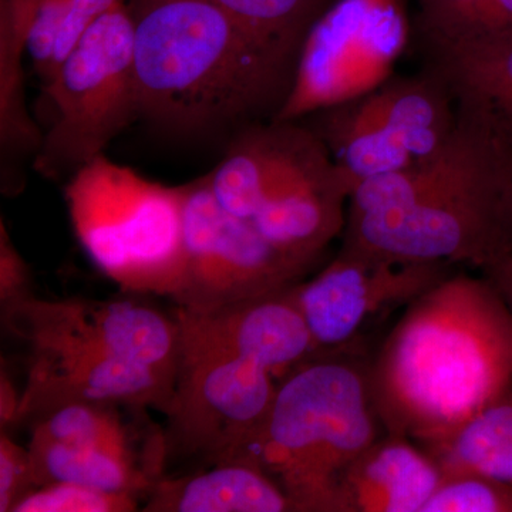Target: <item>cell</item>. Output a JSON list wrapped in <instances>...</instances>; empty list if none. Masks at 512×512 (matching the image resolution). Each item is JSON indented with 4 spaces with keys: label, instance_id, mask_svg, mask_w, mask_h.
Here are the masks:
<instances>
[{
    "label": "cell",
    "instance_id": "cell-26",
    "mask_svg": "<svg viewBox=\"0 0 512 512\" xmlns=\"http://www.w3.org/2000/svg\"><path fill=\"white\" fill-rule=\"evenodd\" d=\"M28 448L20 447L5 430L0 434V512L13 507L35 490Z\"/></svg>",
    "mask_w": 512,
    "mask_h": 512
},
{
    "label": "cell",
    "instance_id": "cell-3",
    "mask_svg": "<svg viewBox=\"0 0 512 512\" xmlns=\"http://www.w3.org/2000/svg\"><path fill=\"white\" fill-rule=\"evenodd\" d=\"M140 119L185 137L274 120L296 64L211 0H128Z\"/></svg>",
    "mask_w": 512,
    "mask_h": 512
},
{
    "label": "cell",
    "instance_id": "cell-21",
    "mask_svg": "<svg viewBox=\"0 0 512 512\" xmlns=\"http://www.w3.org/2000/svg\"><path fill=\"white\" fill-rule=\"evenodd\" d=\"M249 35L298 66L306 36L335 0H211Z\"/></svg>",
    "mask_w": 512,
    "mask_h": 512
},
{
    "label": "cell",
    "instance_id": "cell-15",
    "mask_svg": "<svg viewBox=\"0 0 512 512\" xmlns=\"http://www.w3.org/2000/svg\"><path fill=\"white\" fill-rule=\"evenodd\" d=\"M440 483V468L427 451L387 434L343 478V512H421Z\"/></svg>",
    "mask_w": 512,
    "mask_h": 512
},
{
    "label": "cell",
    "instance_id": "cell-12",
    "mask_svg": "<svg viewBox=\"0 0 512 512\" xmlns=\"http://www.w3.org/2000/svg\"><path fill=\"white\" fill-rule=\"evenodd\" d=\"M2 320L26 350L110 353L174 379L177 373V320L133 299L47 301L29 293L2 305Z\"/></svg>",
    "mask_w": 512,
    "mask_h": 512
},
{
    "label": "cell",
    "instance_id": "cell-2",
    "mask_svg": "<svg viewBox=\"0 0 512 512\" xmlns=\"http://www.w3.org/2000/svg\"><path fill=\"white\" fill-rule=\"evenodd\" d=\"M367 380L387 434L426 451L446 443L512 386L503 296L484 275H448L407 305Z\"/></svg>",
    "mask_w": 512,
    "mask_h": 512
},
{
    "label": "cell",
    "instance_id": "cell-17",
    "mask_svg": "<svg viewBox=\"0 0 512 512\" xmlns=\"http://www.w3.org/2000/svg\"><path fill=\"white\" fill-rule=\"evenodd\" d=\"M426 67L457 106L473 111L512 143V39L461 45L424 43Z\"/></svg>",
    "mask_w": 512,
    "mask_h": 512
},
{
    "label": "cell",
    "instance_id": "cell-16",
    "mask_svg": "<svg viewBox=\"0 0 512 512\" xmlns=\"http://www.w3.org/2000/svg\"><path fill=\"white\" fill-rule=\"evenodd\" d=\"M146 512H292L284 491L245 461L214 464L195 474L163 477L146 495Z\"/></svg>",
    "mask_w": 512,
    "mask_h": 512
},
{
    "label": "cell",
    "instance_id": "cell-24",
    "mask_svg": "<svg viewBox=\"0 0 512 512\" xmlns=\"http://www.w3.org/2000/svg\"><path fill=\"white\" fill-rule=\"evenodd\" d=\"M138 498L87 485L55 483L30 491L12 512H130L137 511Z\"/></svg>",
    "mask_w": 512,
    "mask_h": 512
},
{
    "label": "cell",
    "instance_id": "cell-7",
    "mask_svg": "<svg viewBox=\"0 0 512 512\" xmlns=\"http://www.w3.org/2000/svg\"><path fill=\"white\" fill-rule=\"evenodd\" d=\"M42 87L53 120L33 170L50 180L72 177L140 119L128 0L93 23Z\"/></svg>",
    "mask_w": 512,
    "mask_h": 512
},
{
    "label": "cell",
    "instance_id": "cell-19",
    "mask_svg": "<svg viewBox=\"0 0 512 512\" xmlns=\"http://www.w3.org/2000/svg\"><path fill=\"white\" fill-rule=\"evenodd\" d=\"M28 450L36 487L70 483L109 493L146 497L150 488L160 480L146 466L103 451L66 446L33 436Z\"/></svg>",
    "mask_w": 512,
    "mask_h": 512
},
{
    "label": "cell",
    "instance_id": "cell-11",
    "mask_svg": "<svg viewBox=\"0 0 512 512\" xmlns=\"http://www.w3.org/2000/svg\"><path fill=\"white\" fill-rule=\"evenodd\" d=\"M184 269L173 301L212 312L288 291L311 265L279 251L215 200L205 177L184 184Z\"/></svg>",
    "mask_w": 512,
    "mask_h": 512
},
{
    "label": "cell",
    "instance_id": "cell-13",
    "mask_svg": "<svg viewBox=\"0 0 512 512\" xmlns=\"http://www.w3.org/2000/svg\"><path fill=\"white\" fill-rule=\"evenodd\" d=\"M444 262L396 261L340 249L311 281L292 288L318 353H332L367 320L409 305L450 275Z\"/></svg>",
    "mask_w": 512,
    "mask_h": 512
},
{
    "label": "cell",
    "instance_id": "cell-22",
    "mask_svg": "<svg viewBox=\"0 0 512 512\" xmlns=\"http://www.w3.org/2000/svg\"><path fill=\"white\" fill-rule=\"evenodd\" d=\"M423 43L461 45L512 39V0H417Z\"/></svg>",
    "mask_w": 512,
    "mask_h": 512
},
{
    "label": "cell",
    "instance_id": "cell-8",
    "mask_svg": "<svg viewBox=\"0 0 512 512\" xmlns=\"http://www.w3.org/2000/svg\"><path fill=\"white\" fill-rule=\"evenodd\" d=\"M177 323L180 353L164 413L165 467L237 461L268 417L279 382L255 360Z\"/></svg>",
    "mask_w": 512,
    "mask_h": 512
},
{
    "label": "cell",
    "instance_id": "cell-29",
    "mask_svg": "<svg viewBox=\"0 0 512 512\" xmlns=\"http://www.w3.org/2000/svg\"><path fill=\"white\" fill-rule=\"evenodd\" d=\"M483 275L490 279L498 293L503 296L512 316V255L484 269Z\"/></svg>",
    "mask_w": 512,
    "mask_h": 512
},
{
    "label": "cell",
    "instance_id": "cell-28",
    "mask_svg": "<svg viewBox=\"0 0 512 512\" xmlns=\"http://www.w3.org/2000/svg\"><path fill=\"white\" fill-rule=\"evenodd\" d=\"M20 397L22 393L13 386L12 380L2 372V382H0V421H2V430L10 424L18 423V414L20 407Z\"/></svg>",
    "mask_w": 512,
    "mask_h": 512
},
{
    "label": "cell",
    "instance_id": "cell-27",
    "mask_svg": "<svg viewBox=\"0 0 512 512\" xmlns=\"http://www.w3.org/2000/svg\"><path fill=\"white\" fill-rule=\"evenodd\" d=\"M29 266L13 245L5 221L0 222V302H10L25 298L30 292Z\"/></svg>",
    "mask_w": 512,
    "mask_h": 512
},
{
    "label": "cell",
    "instance_id": "cell-18",
    "mask_svg": "<svg viewBox=\"0 0 512 512\" xmlns=\"http://www.w3.org/2000/svg\"><path fill=\"white\" fill-rule=\"evenodd\" d=\"M23 55L26 22L10 0H0V151L3 178L28 158L35 161L42 147V128L30 117L25 101Z\"/></svg>",
    "mask_w": 512,
    "mask_h": 512
},
{
    "label": "cell",
    "instance_id": "cell-23",
    "mask_svg": "<svg viewBox=\"0 0 512 512\" xmlns=\"http://www.w3.org/2000/svg\"><path fill=\"white\" fill-rule=\"evenodd\" d=\"M512 441V386L441 446L427 451L436 461L441 478L474 474L484 461Z\"/></svg>",
    "mask_w": 512,
    "mask_h": 512
},
{
    "label": "cell",
    "instance_id": "cell-4",
    "mask_svg": "<svg viewBox=\"0 0 512 512\" xmlns=\"http://www.w3.org/2000/svg\"><path fill=\"white\" fill-rule=\"evenodd\" d=\"M367 372L318 353L278 384L264 424L237 461L281 487L292 512H343V478L377 440Z\"/></svg>",
    "mask_w": 512,
    "mask_h": 512
},
{
    "label": "cell",
    "instance_id": "cell-6",
    "mask_svg": "<svg viewBox=\"0 0 512 512\" xmlns=\"http://www.w3.org/2000/svg\"><path fill=\"white\" fill-rule=\"evenodd\" d=\"M64 200L84 252L131 293L173 298L184 269V188L148 180L106 154L67 180Z\"/></svg>",
    "mask_w": 512,
    "mask_h": 512
},
{
    "label": "cell",
    "instance_id": "cell-20",
    "mask_svg": "<svg viewBox=\"0 0 512 512\" xmlns=\"http://www.w3.org/2000/svg\"><path fill=\"white\" fill-rule=\"evenodd\" d=\"M124 0H10L26 22V55L40 82L60 64L104 13Z\"/></svg>",
    "mask_w": 512,
    "mask_h": 512
},
{
    "label": "cell",
    "instance_id": "cell-9",
    "mask_svg": "<svg viewBox=\"0 0 512 512\" xmlns=\"http://www.w3.org/2000/svg\"><path fill=\"white\" fill-rule=\"evenodd\" d=\"M306 119L355 192L434 156L456 128L457 103L426 67L414 76L394 74L372 92Z\"/></svg>",
    "mask_w": 512,
    "mask_h": 512
},
{
    "label": "cell",
    "instance_id": "cell-25",
    "mask_svg": "<svg viewBox=\"0 0 512 512\" xmlns=\"http://www.w3.org/2000/svg\"><path fill=\"white\" fill-rule=\"evenodd\" d=\"M421 512H512V485L480 474L444 477Z\"/></svg>",
    "mask_w": 512,
    "mask_h": 512
},
{
    "label": "cell",
    "instance_id": "cell-14",
    "mask_svg": "<svg viewBox=\"0 0 512 512\" xmlns=\"http://www.w3.org/2000/svg\"><path fill=\"white\" fill-rule=\"evenodd\" d=\"M292 288L212 312L177 306L173 315L205 338L255 360L281 382L318 353Z\"/></svg>",
    "mask_w": 512,
    "mask_h": 512
},
{
    "label": "cell",
    "instance_id": "cell-5",
    "mask_svg": "<svg viewBox=\"0 0 512 512\" xmlns=\"http://www.w3.org/2000/svg\"><path fill=\"white\" fill-rule=\"evenodd\" d=\"M215 200L271 242L316 237L339 220L353 190L322 138L302 120L249 124L204 175Z\"/></svg>",
    "mask_w": 512,
    "mask_h": 512
},
{
    "label": "cell",
    "instance_id": "cell-1",
    "mask_svg": "<svg viewBox=\"0 0 512 512\" xmlns=\"http://www.w3.org/2000/svg\"><path fill=\"white\" fill-rule=\"evenodd\" d=\"M484 271L512 255V143L457 106L447 143L420 163L360 184L342 248Z\"/></svg>",
    "mask_w": 512,
    "mask_h": 512
},
{
    "label": "cell",
    "instance_id": "cell-10",
    "mask_svg": "<svg viewBox=\"0 0 512 512\" xmlns=\"http://www.w3.org/2000/svg\"><path fill=\"white\" fill-rule=\"evenodd\" d=\"M410 35L406 0H335L306 36L275 120H303L372 92L394 76Z\"/></svg>",
    "mask_w": 512,
    "mask_h": 512
}]
</instances>
